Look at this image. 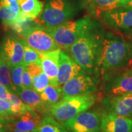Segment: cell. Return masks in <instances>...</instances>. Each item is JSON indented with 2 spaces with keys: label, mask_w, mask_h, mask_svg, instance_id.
<instances>
[{
  "label": "cell",
  "mask_w": 132,
  "mask_h": 132,
  "mask_svg": "<svg viewBox=\"0 0 132 132\" xmlns=\"http://www.w3.org/2000/svg\"><path fill=\"white\" fill-rule=\"evenodd\" d=\"M132 64V53L122 35L105 30L97 62L95 77L100 81Z\"/></svg>",
  "instance_id": "1"
},
{
  "label": "cell",
  "mask_w": 132,
  "mask_h": 132,
  "mask_svg": "<svg viewBox=\"0 0 132 132\" xmlns=\"http://www.w3.org/2000/svg\"><path fill=\"white\" fill-rule=\"evenodd\" d=\"M105 26L95 19L67 52L87 73L95 77L97 62L105 32Z\"/></svg>",
  "instance_id": "2"
},
{
  "label": "cell",
  "mask_w": 132,
  "mask_h": 132,
  "mask_svg": "<svg viewBox=\"0 0 132 132\" xmlns=\"http://www.w3.org/2000/svg\"><path fill=\"white\" fill-rule=\"evenodd\" d=\"M86 10L85 0H46L36 24L44 27L58 26L70 20Z\"/></svg>",
  "instance_id": "3"
},
{
  "label": "cell",
  "mask_w": 132,
  "mask_h": 132,
  "mask_svg": "<svg viewBox=\"0 0 132 132\" xmlns=\"http://www.w3.org/2000/svg\"><path fill=\"white\" fill-rule=\"evenodd\" d=\"M97 98L94 93L63 97L50 109L47 114L62 123L91 108Z\"/></svg>",
  "instance_id": "4"
},
{
  "label": "cell",
  "mask_w": 132,
  "mask_h": 132,
  "mask_svg": "<svg viewBox=\"0 0 132 132\" xmlns=\"http://www.w3.org/2000/svg\"><path fill=\"white\" fill-rule=\"evenodd\" d=\"M95 20L88 14L80 19L70 20L47 29L59 48L67 50L78 40Z\"/></svg>",
  "instance_id": "5"
},
{
  "label": "cell",
  "mask_w": 132,
  "mask_h": 132,
  "mask_svg": "<svg viewBox=\"0 0 132 132\" xmlns=\"http://www.w3.org/2000/svg\"><path fill=\"white\" fill-rule=\"evenodd\" d=\"M98 20L110 30L126 37L132 33V9L118 7L104 11L99 15Z\"/></svg>",
  "instance_id": "6"
},
{
  "label": "cell",
  "mask_w": 132,
  "mask_h": 132,
  "mask_svg": "<svg viewBox=\"0 0 132 132\" xmlns=\"http://www.w3.org/2000/svg\"><path fill=\"white\" fill-rule=\"evenodd\" d=\"M19 35L30 47L39 52H50L59 48L47 28L39 24H26Z\"/></svg>",
  "instance_id": "7"
},
{
  "label": "cell",
  "mask_w": 132,
  "mask_h": 132,
  "mask_svg": "<svg viewBox=\"0 0 132 132\" xmlns=\"http://www.w3.org/2000/svg\"><path fill=\"white\" fill-rule=\"evenodd\" d=\"M105 96L132 94V69H124L100 80Z\"/></svg>",
  "instance_id": "8"
},
{
  "label": "cell",
  "mask_w": 132,
  "mask_h": 132,
  "mask_svg": "<svg viewBox=\"0 0 132 132\" xmlns=\"http://www.w3.org/2000/svg\"><path fill=\"white\" fill-rule=\"evenodd\" d=\"M83 73L76 76L61 87L63 97L95 93L100 80L95 76Z\"/></svg>",
  "instance_id": "9"
},
{
  "label": "cell",
  "mask_w": 132,
  "mask_h": 132,
  "mask_svg": "<svg viewBox=\"0 0 132 132\" xmlns=\"http://www.w3.org/2000/svg\"><path fill=\"white\" fill-rule=\"evenodd\" d=\"M24 47L22 39L15 34H8L0 44V58L9 67L22 63Z\"/></svg>",
  "instance_id": "10"
},
{
  "label": "cell",
  "mask_w": 132,
  "mask_h": 132,
  "mask_svg": "<svg viewBox=\"0 0 132 132\" xmlns=\"http://www.w3.org/2000/svg\"><path fill=\"white\" fill-rule=\"evenodd\" d=\"M102 112L85 111L62 123L71 132H92L100 129Z\"/></svg>",
  "instance_id": "11"
},
{
  "label": "cell",
  "mask_w": 132,
  "mask_h": 132,
  "mask_svg": "<svg viewBox=\"0 0 132 132\" xmlns=\"http://www.w3.org/2000/svg\"><path fill=\"white\" fill-rule=\"evenodd\" d=\"M101 105L103 111L132 118V95L104 96Z\"/></svg>",
  "instance_id": "12"
},
{
  "label": "cell",
  "mask_w": 132,
  "mask_h": 132,
  "mask_svg": "<svg viewBox=\"0 0 132 132\" xmlns=\"http://www.w3.org/2000/svg\"><path fill=\"white\" fill-rule=\"evenodd\" d=\"M83 73L86 72L67 53L61 51L57 75V86L61 87L70 79Z\"/></svg>",
  "instance_id": "13"
},
{
  "label": "cell",
  "mask_w": 132,
  "mask_h": 132,
  "mask_svg": "<svg viewBox=\"0 0 132 132\" xmlns=\"http://www.w3.org/2000/svg\"><path fill=\"white\" fill-rule=\"evenodd\" d=\"M100 129L102 132H132V118L103 111Z\"/></svg>",
  "instance_id": "14"
},
{
  "label": "cell",
  "mask_w": 132,
  "mask_h": 132,
  "mask_svg": "<svg viewBox=\"0 0 132 132\" xmlns=\"http://www.w3.org/2000/svg\"><path fill=\"white\" fill-rule=\"evenodd\" d=\"M44 116L31 108L7 123V128L34 132L40 125Z\"/></svg>",
  "instance_id": "15"
},
{
  "label": "cell",
  "mask_w": 132,
  "mask_h": 132,
  "mask_svg": "<svg viewBox=\"0 0 132 132\" xmlns=\"http://www.w3.org/2000/svg\"><path fill=\"white\" fill-rule=\"evenodd\" d=\"M61 49L58 48L47 52H39L43 72L50 80V83L57 86V75L58 73L59 54Z\"/></svg>",
  "instance_id": "16"
},
{
  "label": "cell",
  "mask_w": 132,
  "mask_h": 132,
  "mask_svg": "<svg viewBox=\"0 0 132 132\" xmlns=\"http://www.w3.org/2000/svg\"><path fill=\"white\" fill-rule=\"evenodd\" d=\"M24 103L41 114L45 116L48 113V108L41 98L40 94L33 89H23L16 94Z\"/></svg>",
  "instance_id": "17"
},
{
  "label": "cell",
  "mask_w": 132,
  "mask_h": 132,
  "mask_svg": "<svg viewBox=\"0 0 132 132\" xmlns=\"http://www.w3.org/2000/svg\"><path fill=\"white\" fill-rule=\"evenodd\" d=\"M120 0H85L86 10L98 20L100 13L119 7Z\"/></svg>",
  "instance_id": "18"
},
{
  "label": "cell",
  "mask_w": 132,
  "mask_h": 132,
  "mask_svg": "<svg viewBox=\"0 0 132 132\" xmlns=\"http://www.w3.org/2000/svg\"><path fill=\"white\" fill-rule=\"evenodd\" d=\"M22 14L29 20H34L43 11V4L39 0H20L18 1Z\"/></svg>",
  "instance_id": "19"
},
{
  "label": "cell",
  "mask_w": 132,
  "mask_h": 132,
  "mask_svg": "<svg viewBox=\"0 0 132 132\" xmlns=\"http://www.w3.org/2000/svg\"><path fill=\"white\" fill-rule=\"evenodd\" d=\"M40 95L49 110L63 98L61 87L50 83L46 87L44 91L40 93Z\"/></svg>",
  "instance_id": "20"
},
{
  "label": "cell",
  "mask_w": 132,
  "mask_h": 132,
  "mask_svg": "<svg viewBox=\"0 0 132 132\" xmlns=\"http://www.w3.org/2000/svg\"><path fill=\"white\" fill-rule=\"evenodd\" d=\"M34 132H70V131L51 116L46 114L43 117L39 127Z\"/></svg>",
  "instance_id": "21"
},
{
  "label": "cell",
  "mask_w": 132,
  "mask_h": 132,
  "mask_svg": "<svg viewBox=\"0 0 132 132\" xmlns=\"http://www.w3.org/2000/svg\"><path fill=\"white\" fill-rule=\"evenodd\" d=\"M24 67L25 65L23 63L10 67L11 80L15 94H16L18 92L23 89L22 86V73Z\"/></svg>",
  "instance_id": "22"
},
{
  "label": "cell",
  "mask_w": 132,
  "mask_h": 132,
  "mask_svg": "<svg viewBox=\"0 0 132 132\" xmlns=\"http://www.w3.org/2000/svg\"><path fill=\"white\" fill-rule=\"evenodd\" d=\"M0 84L6 87L10 92L14 94V90L11 80V69L9 65L0 58Z\"/></svg>",
  "instance_id": "23"
},
{
  "label": "cell",
  "mask_w": 132,
  "mask_h": 132,
  "mask_svg": "<svg viewBox=\"0 0 132 132\" xmlns=\"http://www.w3.org/2000/svg\"><path fill=\"white\" fill-rule=\"evenodd\" d=\"M9 102L11 105V111L13 114V119L28 111L29 109L32 108L27 104L24 103L17 95L13 93L11 94V97Z\"/></svg>",
  "instance_id": "24"
},
{
  "label": "cell",
  "mask_w": 132,
  "mask_h": 132,
  "mask_svg": "<svg viewBox=\"0 0 132 132\" xmlns=\"http://www.w3.org/2000/svg\"><path fill=\"white\" fill-rule=\"evenodd\" d=\"M22 41L24 47V54L22 63L25 66L32 62L40 64V61L39 52L30 47L23 39Z\"/></svg>",
  "instance_id": "25"
},
{
  "label": "cell",
  "mask_w": 132,
  "mask_h": 132,
  "mask_svg": "<svg viewBox=\"0 0 132 132\" xmlns=\"http://www.w3.org/2000/svg\"><path fill=\"white\" fill-rule=\"evenodd\" d=\"M0 117L10 122L13 119L11 105L9 102L0 98Z\"/></svg>",
  "instance_id": "26"
},
{
  "label": "cell",
  "mask_w": 132,
  "mask_h": 132,
  "mask_svg": "<svg viewBox=\"0 0 132 132\" xmlns=\"http://www.w3.org/2000/svg\"><path fill=\"white\" fill-rule=\"evenodd\" d=\"M22 86L23 89H33L32 78L26 66L22 73Z\"/></svg>",
  "instance_id": "27"
},
{
  "label": "cell",
  "mask_w": 132,
  "mask_h": 132,
  "mask_svg": "<svg viewBox=\"0 0 132 132\" xmlns=\"http://www.w3.org/2000/svg\"><path fill=\"white\" fill-rule=\"evenodd\" d=\"M6 6L17 14H21L20 8L17 0H1Z\"/></svg>",
  "instance_id": "28"
},
{
  "label": "cell",
  "mask_w": 132,
  "mask_h": 132,
  "mask_svg": "<svg viewBox=\"0 0 132 132\" xmlns=\"http://www.w3.org/2000/svg\"><path fill=\"white\" fill-rule=\"evenodd\" d=\"M11 94L12 92H10L6 87L0 84V98L9 102L11 97Z\"/></svg>",
  "instance_id": "29"
},
{
  "label": "cell",
  "mask_w": 132,
  "mask_h": 132,
  "mask_svg": "<svg viewBox=\"0 0 132 132\" xmlns=\"http://www.w3.org/2000/svg\"><path fill=\"white\" fill-rule=\"evenodd\" d=\"M119 7H129L132 9V0H120Z\"/></svg>",
  "instance_id": "30"
},
{
  "label": "cell",
  "mask_w": 132,
  "mask_h": 132,
  "mask_svg": "<svg viewBox=\"0 0 132 132\" xmlns=\"http://www.w3.org/2000/svg\"><path fill=\"white\" fill-rule=\"evenodd\" d=\"M8 122L4 119H0V132H6Z\"/></svg>",
  "instance_id": "31"
},
{
  "label": "cell",
  "mask_w": 132,
  "mask_h": 132,
  "mask_svg": "<svg viewBox=\"0 0 132 132\" xmlns=\"http://www.w3.org/2000/svg\"><path fill=\"white\" fill-rule=\"evenodd\" d=\"M125 39H126L127 42L128 46H129L130 50H131V53H132V33L129 34V35L124 37Z\"/></svg>",
  "instance_id": "32"
},
{
  "label": "cell",
  "mask_w": 132,
  "mask_h": 132,
  "mask_svg": "<svg viewBox=\"0 0 132 132\" xmlns=\"http://www.w3.org/2000/svg\"><path fill=\"white\" fill-rule=\"evenodd\" d=\"M6 132H26L24 131H22V130H16V129H11V128H7V131Z\"/></svg>",
  "instance_id": "33"
},
{
  "label": "cell",
  "mask_w": 132,
  "mask_h": 132,
  "mask_svg": "<svg viewBox=\"0 0 132 132\" xmlns=\"http://www.w3.org/2000/svg\"><path fill=\"white\" fill-rule=\"evenodd\" d=\"M92 132H102V131L101 130V129H99V130H96V131H92Z\"/></svg>",
  "instance_id": "34"
},
{
  "label": "cell",
  "mask_w": 132,
  "mask_h": 132,
  "mask_svg": "<svg viewBox=\"0 0 132 132\" xmlns=\"http://www.w3.org/2000/svg\"><path fill=\"white\" fill-rule=\"evenodd\" d=\"M130 68H131V69H132V64H131V65H130Z\"/></svg>",
  "instance_id": "35"
},
{
  "label": "cell",
  "mask_w": 132,
  "mask_h": 132,
  "mask_svg": "<svg viewBox=\"0 0 132 132\" xmlns=\"http://www.w3.org/2000/svg\"><path fill=\"white\" fill-rule=\"evenodd\" d=\"M0 119H3L2 118H1V117H0Z\"/></svg>",
  "instance_id": "36"
},
{
  "label": "cell",
  "mask_w": 132,
  "mask_h": 132,
  "mask_svg": "<svg viewBox=\"0 0 132 132\" xmlns=\"http://www.w3.org/2000/svg\"><path fill=\"white\" fill-rule=\"evenodd\" d=\"M17 1H20V0H17Z\"/></svg>",
  "instance_id": "37"
},
{
  "label": "cell",
  "mask_w": 132,
  "mask_h": 132,
  "mask_svg": "<svg viewBox=\"0 0 132 132\" xmlns=\"http://www.w3.org/2000/svg\"><path fill=\"white\" fill-rule=\"evenodd\" d=\"M131 95H132V94H131Z\"/></svg>",
  "instance_id": "38"
}]
</instances>
